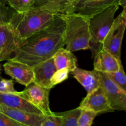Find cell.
<instances>
[{
    "instance_id": "obj_1",
    "label": "cell",
    "mask_w": 126,
    "mask_h": 126,
    "mask_svg": "<svg viewBox=\"0 0 126 126\" xmlns=\"http://www.w3.org/2000/svg\"><path fill=\"white\" fill-rule=\"evenodd\" d=\"M65 25L64 15H55L51 24L23 41L12 59L33 68L53 57L59 49L65 47Z\"/></svg>"
},
{
    "instance_id": "obj_2",
    "label": "cell",
    "mask_w": 126,
    "mask_h": 126,
    "mask_svg": "<svg viewBox=\"0 0 126 126\" xmlns=\"http://www.w3.org/2000/svg\"><path fill=\"white\" fill-rule=\"evenodd\" d=\"M55 14L41 7H34L23 12H16L9 26L22 40L51 24Z\"/></svg>"
},
{
    "instance_id": "obj_3",
    "label": "cell",
    "mask_w": 126,
    "mask_h": 126,
    "mask_svg": "<svg viewBox=\"0 0 126 126\" xmlns=\"http://www.w3.org/2000/svg\"><path fill=\"white\" fill-rule=\"evenodd\" d=\"M64 17L66 23L64 32L65 49L71 52L89 49V18L76 14H66Z\"/></svg>"
},
{
    "instance_id": "obj_4",
    "label": "cell",
    "mask_w": 126,
    "mask_h": 126,
    "mask_svg": "<svg viewBox=\"0 0 126 126\" xmlns=\"http://www.w3.org/2000/svg\"><path fill=\"white\" fill-rule=\"evenodd\" d=\"M119 6H112L89 17L91 33L89 49L94 59L102 48L103 40L114 20V15Z\"/></svg>"
},
{
    "instance_id": "obj_5",
    "label": "cell",
    "mask_w": 126,
    "mask_h": 126,
    "mask_svg": "<svg viewBox=\"0 0 126 126\" xmlns=\"http://www.w3.org/2000/svg\"><path fill=\"white\" fill-rule=\"evenodd\" d=\"M122 0H72L65 14H76L92 17L112 6H120Z\"/></svg>"
},
{
    "instance_id": "obj_6",
    "label": "cell",
    "mask_w": 126,
    "mask_h": 126,
    "mask_svg": "<svg viewBox=\"0 0 126 126\" xmlns=\"http://www.w3.org/2000/svg\"><path fill=\"white\" fill-rule=\"evenodd\" d=\"M126 28V20L119 15L113 22L111 27L103 40L102 48L114 55L118 60H121V46Z\"/></svg>"
},
{
    "instance_id": "obj_7",
    "label": "cell",
    "mask_w": 126,
    "mask_h": 126,
    "mask_svg": "<svg viewBox=\"0 0 126 126\" xmlns=\"http://www.w3.org/2000/svg\"><path fill=\"white\" fill-rule=\"evenodd\" d=\"M50 91V89L41 87L32 82L23 91L18 92V94L39 109L44 116H47L54 113L49 106Z\"/></svg>"
},
{
    "instance_id": "obj_8",
    "label": "cell",
    "mask_w": 126,
    "mask_h": 126,
    "mask_svg": "<svg viewBox=\"0 0 126 126\" xmlns=\"http://www.w3.org/2000/svg\"><path fill=\"white\" fill-rule=\"evenodd\" d=\"M100 85L105 92L111 107L126 112V93L106 73L100 72Z\"/></svg>"
},
{
    "instance_id": "obj_9",
    "label": "cell",
    "mask_w": 126,
    "mask_h": 126,
    "mask_svg": "<svg viewBox=\"0 0 126 126\" xmlns=\"http://www.w3.org/2000/svg\"><path fill=\"white\" fill-rule=\"evenodd\" d=\"M23 41L9 25H0V61L11 60Z\"/></svg>"
},
{
    "instance_id": "obj_10",
    "label": "cell",
    "mask_w": 126,
    "mask_h": 126,
    "mask_svg": "<svg viewBox=\"0 0 126 126\" xmlns=\"http://www.w3.org/2000/svg\"><path fill=\"white\" fill-rule=\"evenodd\" d=\"M79 107L82 110L92 111L97 114L114 111L111 107L105 92L100 85L92 92L87 93L80 103Z\"/></svg>"
},
{
    "instance_id": "obj_11",
    "label": "cell",
    "mask_w": 126,
    "mask_h": 126,
    "mask_svg": "<svg viewBox=\"0 0 126 126\" xmlns=\"http://www.w3.org/2000/svg\"><path fill=\"white\" fill-rule=\"evenodd\" d=\"M3 67L6 74L25 87L33 81V68L26 63L11 59L4 64Z\"/></svg>"
},
{
    "instance_id": "obj_12",
    "label": "cell",
    "mask_w": 126,
    "mask_h": 126,
    "mask_svg": "<svg viewBox=\"0 0 126 126\" xmlns=\"http://www.w3.org/2000/svg\"><path fill=\"white\" fill-rule=\"evenodd\" d=\"M33 70L34 83L45 88H52L50 80L57 70L53 57L36 65L33 67Z\"/></svg>"
},
{
    "instance_id": "obj_13",
    "label": "cell",
    "mask_w": 126,
    "mask_h": 126,
    "mask_svg": "<svg viewBox=\"0 0 126 126\" xmlns=\"http://www.w3.org/2000/svg\"><path fill=\"white\" fill-rule=\"evenodd\" d=\"M0 112L26 126H41L44 115L33 114L0 104Z\"/></svg>"
},
{
    "instance_id": "obj_14",
    "label": "cell",
    "mask_w": 126,
    "mask_h": 126,
    "mask_svg": "<svg viewBox=\"0 0 126 126\" xmlns=\"http://www.w3.org/2000/svg\"><path fill=\"white\" fill-rule=\"evenodd\" d=\"M94 68L98 72L112 73L119 71L122 66L121 61L118 60L114 55L106 50L100 49L94 57Z\"/></svg>"
},
{
    "instance_id": "obj_15",
    "label": "cell",
    "mask_w": 126,
    "mask_h": 126,
    "mask_svg": "<svg viewBox=\"0 0 126 126\" xmlns=\"http://www.w3.org/2000/svg\"><path fill=\"white\" fill-rule=\"evenodd\" d=\"M0 104L33 114L44 115L39 109L17 94L0 93Z\"/></svg>"
},
{
    "instance_id": "obj_16",
    "label": "cell",
    "mask_w": 126,
    "mask_h": 126,
    "mask_svg": "<svg viewBox=\"0 0 126 126\" xmlns=\"http://www.w3.org/2000/svg\"><path fill=\"white\" fill-rule=\"evenodd\" d=\"M71 74L87 93L92 92L100 86V72L96 70L89 71L77 67Z\"/></svg>"
},
{
    "instance_id": "obj_17",
    "label": "cell",
    "mask_w": 126,
    "mask_h": 126,
    "mask_svg": "<svg viewBox=\"0 0 126 126\" xmlns=\"http://www.w3.org/2000/svg\"><path fill=\"white\" fill-rule=\"evenodd\" d=\"M56 70L67 69L72 72L77 68V59L73 52L64 47L59 49L53 56Z\"/></svg>"
},
{
    "instance_id": "obj_18",
    "label": "cell",
    "mask_w": 126,
    "mask_h": 126,
    "mask_svg": "<svg viewBox=\"0 0 126 126\" xmlns=\"http://www.w3.org/2000/svg\"><path fill=\"white\" fill-rule=\"evenodd\" d=\"M82 109L79 107L62 113H57L62 117V126H78Z\"/></svg>"
},
{
    "instance_id": "obj_19",
    "label": "cell",
    "mask_w": 126,
    "mask_h": 126,
    "mask_svg": "<svg viewBox=\"0 0 126 126\" xmlns=\"http://www.w3.org/2000/svg\"><path fill=\"white\" fill-rule=\"evenodd\" d=\"M72 0H49V2L41 7L48 10L56 15H65L66 8Z\"/></svg>"
},
{
    "instance_id": "obj_20",
    "label": "cell",
    "mask_w": 126,
    "mask_h": 126,
    "mask_svg": "<svg viewBox=\"0 0 126 126\" xmlns=\"http://www.w3.org/2000/svg\"><path fill=\"white\" fill-rule=\"evenodd\" d=\"M7 5L17 12H23L34 7L35 0H6Z\"/></svg>"
},
{
    "instance_id": "obj_21",
    "label": "cell",
    "mask_w": 126,
    "mask_h": 126,
    "mask_svg": "<svg viewBox=\"0 0 126 126\" xmlns=\"http://www.w3.org/2000/svg\"><path fill=\"white\" fill-rule=\"evenodd\" d=\"M16 11L9 5L0 2V25H7L9 24Z\"/></svg>"
},
{
    "instance_id": "obj_22",
    "label": "cell",
    "mask_w": 126,
    "mask_h": 126,
    "mask_svg": "<svg viewBox=\"0 0 126 126\" xmlns=\"http://www.w3.org/2000/svg\"><path fill=\"white\" fill-rule=\"evenodd\" d=\"M106 74L126 93V75L123 65L117 72Z\"/></svg>"
},
{
    "instance_id": "obj_23",
    "label": "cell",
    "mask_w": 126,
    "mask_h": 126,
    "mask_svg": "<svg viewBox=\"0 0 126 126\" xmlns=\"http://www.w3.org/2000/svg\"><path fill=\"white\" fill-rule=\"evenodd\" d=\"M97 114L92 111L82 110L78 122V126H92Z\"/></svg>"
},
{
    "instance_id": "obj_24",
    "label": "cell",
    "mask_w": 126,
    "mask_h": 126,
    "mask_svg": "<svg viewBox=\"0 0 126 126\" xmlns=\"http://www.w3.org/2000/svg\"><path fill=\"white\" fill-rule=\"evenodd\" d=\"M70 71L67 69H62V70H56L52 77L50 80L52 87H54L56 85L63 82L68 78V75Z\"/></svg>"
},
{
    "instance_id": "obj_25",
    "label": "cell",
    "mask_w": 126,
    "mask_h": 126,
    "mask_svg": "<svg viewBox=\"0 0 126 126\" xmlns=\"http://www.w3.org/2000/svg\"><path fill=\"white\" fill-rule=\"evenodd\" d=\"M41 126H62V117L57 113L44 116Z\"/></svg>"
},
{
    "instance_id": "obj_26",
    "label": "cell",
    "mask_w": 126,
    "mask_h": 126,
    "mask_svg": "<svg viewBox=\"0 0 126 126\" xmlns=\"http://www.w3.org/2000/svg\"><path fill=\"white\" fill-rule=\"evenodd\" d=\"M18 92L14 89L13 80L6 79H1L0 80V93L17 94Z\"/></svg>"
},
{
    "instance_id": "obj_27",
    "label": "cell",
    "mask_w": 126,
    "mask_h": 126,
    "mask_svg": "<svg viewBox=\"0 0 126 126\" xmlns=\"http://www.w3.org/2000/svg\"><path fill=\"white\" fill-rule=\"evenodd\" d=\"M0 126H26L0 112Z\"/></svg>"
},
{
    "instance_id": "obj_28",
    "label": "cell",
    "mask_w": 126,
    "mask_h": 126,
    "mask_svg": "<svg viewBox=\"0 0 126 126\" xmlns=\"http://www.w3.org/2000/svg\"><path fill=\"white\" fill-rule=\"evenodd\" d=\"M49 0H35L34 7H41L46 4Z\"/></svg>"
},
{
    "instance_id": "obj_29",
    "label": "cell",
    "mask_w": 126,
    "mask_h": 126,
    "mask_svg": "<svg viewBox=\"0 0 126 126\" xmlns=\"http://www.w3.org/2000/svg\"><path fill=\"white\" fill-rule=\"evenodd\" d=\"M120 6H122L123 7V10L121 14L126 20V0H122L121 1Z\"/></svg>"
},
{
    "instance_id": "obj_30",
    "label": "cell",
    "mask_w": 126,
    "mask_h": 126,
    "mask_svg": "<svg viewBox=\"0 0 126 126\" xmlns=\"http://www.w3.org/2000/svg\"><path fill=\"white\" fill-rule=\"evenodd\" d=\"M0 2H2V3L7 4V1H6V0H0Z\"/></svg>"
},
{
    "instance_id": "obj_31",
    "label": "cell",
    "mask_w": 126,
    "mask_h": 126,
    "mask_svg": "<svg viewBox=\"0 0 126 126\" xmlns=\"http://www.w3.org/2000/svg\"><path fill=\"white\" fill-rule=\"evenodd\" d=\"M1 65H0V73H1Z\"/></svg>"
}]
</instances>
